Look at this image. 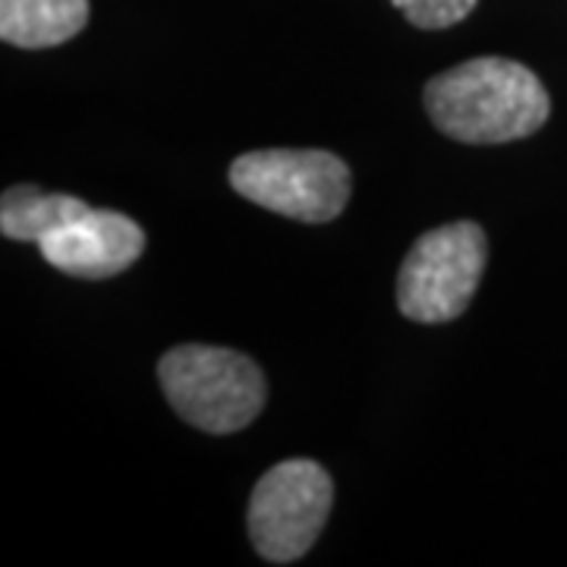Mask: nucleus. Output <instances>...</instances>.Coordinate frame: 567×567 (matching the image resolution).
I'll return each instance as SVG.
<instances>
[{
	"label": "nucleus",
	"instance_id": "f257e3e1",
	"mask_svg": "<svg viewBox=\"0 0 567 567\" xmlns=\"http://www.w3.org/2000/svg\"><path fill=\"white\" fill-rule=\"evenodd\" d=\"M423 104L439 133L466 145L527 140L551 114L539 76L507 58H473L432 76L423 89Z\"/></svg>",
	"mask_w": 567,
	"mask_h": 567
},
{
	"label": "nucleus",
	"instance_id": "f03ea898",
	"mask_svg": "<svg viewBox=\"0 0 567 567\" xmlns=\"http://www.w3.org/2000/svg\"><path fill=\"white\" fill-rule=\"evenodd\" d=\"M158 385L183 423L208 435L240 432L262 413V369L227 347L181 344L158 360Z\"/></svg>",
	"mask_w": 567,
	"mask_h": 567
},
{
	"label": "nucleus",
	"instance_id": "7ed1b4c3",
	"mask_svg": "<svg viewBox=\"0 0 567 567\" xmlns=\"http://www.w3.org/2000/svg\"><path fill=\"white\" fill-rule=\"evenodd\" d=\"M230 186L265 212L328 224L350 203L353 177L347 162L324 148H259L230 164Z\"/></svg>",
	"mask_w": 567,
	"mask_h": 567
},
{
	"label": "nucleus",
	"instance_id": "20e7f679",
	"mask_svg": "<svg viewBox=\"0 0 567 567\" xmlns=\"http://www.w3.org/2000/svg\"><path fill=\"white\" fill-rule=\"evenodd\" d=\"M488 265L486 230L454 221L425 230L398 271V309L410 322L442 324L466 312Z\"/></svg>",
	"mask_w": 567,
	"mask_h": 567
},
{
	"label": "nucleus",
	"instance_id": "39448f33",
	"mask_svg": "<svg viewBox=\"0 0 567 567\" xmlns=\"http://www.w3.org/2000/svg\"><path fill=\"white\" fill-rule=\"evenodd\" d=\"M334 505V483L322 464L293 457L275 464L252 488L246 529L259 558L271 565L300 561L319 543Z\"/></svg>",
	"mask_w": 567,
	"mask_h": 567
},
{
	"label": "nucleus",
	"instance_id": "423d86ee",
	"mask_svg": "<svg viewBox=\"0 0 567 567\" xmlns=\"http://www.w3.org/2000/svg\"><path fill=\"white\" fill-rule=\"evenodd\" d=\"M145 249V234L130 215L89 208L82 218L63 224L39 244L44 262L70 278L104 281L126 271Z\"/></svg>",
	"mask_w": 567,
	"mask_h": 567
},
{
	"label": "nucleus",
	"instance_id": "0eeeda50",
	"mask_svg": "<svg viewBox=\"0 0 567 567\" xmlns=\"http://www.w3.org/2000/svg\"><path fill=\"white\" fill-rule=\"evenodd\" d=\"M89 25V0H0V39L41 51L76 39Z\"/></svg>",
	"mask_w": 567,
	"mask_h": 567
},
{
	"label": "nucleus",
	"instance_id": "6e6552de",
	"mask_svg": "<svg viewBox=\"0 0 567 567\" xmlns=\"http://www.w3.org/2000/svg\"><path fill=\"white\" fill-rule=\"evenodd\" d=\"M92 205L66 193H44L39 186H10L0 199V234L17 244L39 246L48 234L76 221Z\"/></svg>",
	"mask_w": 567,
	"mask_h": 567
},
{
	"label": "nucleus",
	"instance_id": "1a4fd4ad",
	"mask_svg": "<svg viewBox=\"0 0 567 567\" xmlns=\"http://www.w3.org/2000/svg\"><path fill=\"white\" fill-rule=\"evenodd\" d=\"M391 3L404 13L410 25L425 32L451 29L476 10V0H391Z\"/></svg>",
	"mask_w": 567,
	"mask_h": 567
}]
</instances>
